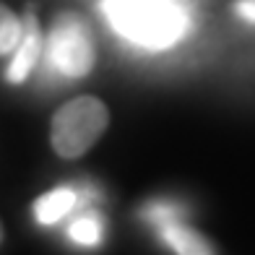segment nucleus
Instances as JSON below:
<instances>
[{
  "instance_id": "0eeeda50",
  "label": "nucleus",
  "mask_w": 255,
  "mask_h": 255,
  "mask_svg": "<svg viewBox=\"0 0 255 255\" xmlns=\"http://www.w3.org/2000/svg\"><path fill=\"white\" fill-rule=\"evenodd\" d=\"M68 237H71L76 245L81 248H97L102 237H104V219L99 211L91 208H84V214L73 219V224L68 227Z\"/></svg>"
},
{
  "instance_id": "f03ea898",
  "label": "nucleus",
  "mask_w": 255,
  "mask_h": 255,
  "mask_svg": "<svg viewBox=\"0 0 255 255\" xmlns=\"http://www.w3.org/2000/svg\"><path fill=\"white\" fill-rule=\"evenodd\" d=\"M107 123H110V112L99 99L78 97L55 112L52 128H50L52 148L63 159H76L86 154L99 141Z\"/></svg>"
},
{
  "instance_id": "9d476101",
  "label": "nucleus",
  "mask_w": 255,
  "mask_h": 255,
  "mask_svg": "<svg viewBox=\"0 0 255 255\" xmlns=\"http://www.w3.org/2000/svg\"><path fill=\"white\" fill-rule=\"evenodd\" d=\"M235 13L240 21L255 26V0H235Z\"/></svg>"
},
{
  "instance_id": "1a4fd4ad",
  "label": "nucleus",
  "mask_w": 255,
  "mask_h": 255,
  "mask_svg": "<svg viewBox=\"0 0 255 255\" xmlns=\"http://www.w3.org/2000/svg\"><path fill=\"white\" fill-rule=\"evenodd\" d=\"M21 31H24V21H18L13 10L0 5V55H8L16 50Z\"/></svg>"
},
{
  "instance_id": "423d86ee",
  "label": "nucleus",
  "mask_w": 255,
  "mask_h": 255,
  "mask_svg": "<svg viewBox=\"0 0 255 255\" xmlns=\"http://www.w3.org/2000/svg\"><path fill=\"white\" fill-rule=\"evenodd\" d=\"M159 237L161 242L177 255H214V248L211 242H208L206 237H201L198 232L188 229L185 224L180 222H172V224H164L159 227Z\"/></svg>"
},
{
  "instance_id": "9b49d317",
  "label": "nucleus",
  "mask_w": 255,
  "mask_h": 255,
  "mask_svg": "<svg viewBox=\"0 0 255 255\" xmlns=\"http://www.w3.org/2000/svg\"><path fill=\"white\" fill-rule=\"evenodd\" d=\"M0 240H3V227H0Z\"/></svg>"
},
{
  "instance_id": "7ed1b4c3",
  "label": "nucleus",
  "mask_w": 255,
  "mask_h": 255,
  "mask_svg": "<svg viewBox=\"0 0 255 255\" xmlns=\"http://www.w3.org/2000/svg\"><path fill=\"white\" fill-rule=\"evenodd\" d=\"M47 71L57 78H84L94 68L91 29L78 13H60L44 44Z\"/></svg>"
},
{
  "instance_id": "20e7f679",
  "label": "nucleus",
  "mask_w": 255,
  "mask_h": 255,
  "mask_svg": "<svg viewBox=\"0 0 255 255\" xmlns=\"http://www.w3.org/2000/svg\"><path fill=\"white\" fill-rule=\"evenodd\" d=\"M39 55H42V34H39V21L37 16L26 10L24 16V31H21V39L13 50V60H10L5 78L10 84H24L29 78V73L37 68L39 63Z\"/></svg>"
},
{
  "instance_id": "39448f33",
  "label": "nucleus",
  "mask_w": 255,
  "mask_h": 255,
  "mask_svg": "<svg viewBox=\"0 0 255 255\" xmlns=\"http://www.w3.org/2000/svg\"><path fill=\"white\" fill-rule=\"evenodd\" d=\"M78 208V188H57L44 193L42 198L34 203V219L42 227H52L57 224L63 216Z\"/></svg>"
},
{
  "instance_id": "6e6552de",
  "label": "nucleus",
  "mask_w": 255,
  "mask_h": 255,
  "mask_svg": "<svg viewBox=\"0 0 255 255\" xmlns=\"http://www.w3.org/2000/svg\"><path fill=\"white\" fill-rule=\"evenodd\" d=\"M182 214H185L182 203L169 201V198H156V201H148L146 206H141V219L154 229L172 224V222H180Z\"/></svg>"
},
{
  "instance_id": "f257e3e1",
  "label": "nucleus",
  "mask_w": 255,
  "mask_h": 255,
  "mask_svg": "<svg viewBox=\"0 0 255 255\" xmlns=\"http://www.w3.org/2000/svg\"><path fill=\"white\" fill-rule=\"evenodd\" d=\"M104 18L120 39L141 50H169L193 26L185 0H104Z\"/></svg>"
}]
</instances>
